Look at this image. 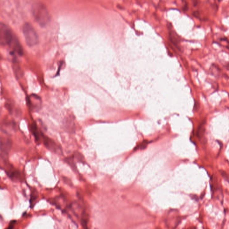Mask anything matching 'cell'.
<instances>
[{
	"mask_svg": "<svg viewBox=\"0 0 229 229\" xmlns=\"http://www.w3.org/2000/svg\"><path fill=\"white\" fill-rule=\"evenodd\" d=\"M32 11L36 21L42 27L46 26L50 21V15L47 7L41 2L33 3Z\"/></svg>",
	"mask_w": 229,
	"mask_h": 229,
	"instance_id": "obj_1",
	"label": "cell"
},
{
	"mask_svg": "<svg viewBox=\"0 0 229 229\" xmlns=\"http://www.w3.org/2000/svg\"><path fill=\"white\" fill-rule=\"evenodd\" d=\"M23 32L26 42L28 46H33L39 42L38 36L33 26L28 23L24 24Z\"/></svg>",
	"mask_w": 229,
	"mask_h": 229,
	"instance_id": "obj_2",
	"label": "cell"
},
{
	"mask_svg": "<svg viewBox=\"0 0 229 229\" xmlns=\"http://www.w3.org/2000/svg\"><path fill=\"white\" fill-rule=\"evenodd\" d=\"M14 36L11 30L8 26L3 23L0 24V43L2 46H6L14 41Z\"/></svg>",
	"mask_w": 229,
	"mask_h": 229,
	"instance_id": "obj_3",
	"label": "cell"
},
{
	"mask_svg": "<svg viewBox=\"0 0 229 229\" xmlns=\"http://www.w3.org/2000/svg\"><path fill=\"white\" fill-rule=\"evenodd\" d=\"M27 104L29 109L32 112H37L40 110L42 101L37 95L32 94L27 98Z\"/></svg>",
	"mask_w": 229,
	"mask_h": 229,
	"instance_id": "obj_4",
	"label": "cell"
},
{
	"mask_svg": "<svg viewBox=\"0 0 229 229\" xmlns=\"http://www.w3.org/2000/svg\"><path fill=\"white\" fill-rule=\"evenodd\" d=\"M5 163H6V173L12 180L15 182H23L24 180L19 171L15 169L11 164L8 163L7 162Z\"/></svg>",
	"mask_w": 229,
	"mask_h": 229,
	"instance_id": "obj_5",
	"label": "cell"
},
{
	"mask_svg": "<svg viewBox=\"0 0 229 229\" xmlns=\"http://www.w3.org/2000/svg\"><path fill=\"white\" fill-rule=\"evenodd\" d=\"M41 138L42 139L43 143L45 146L52 152L58 155H61L62 153L61 147L50 138L44 135L42 132Z\"/></svg>",
	"mask_w": 229,
	"mask_h": 229,
	"instance_id": "obj_6",
	"label": "cell"
},
{
	"mask_svg": "<svg viewBox=\"0 0 229 229\" xmlns=\"http://www.w3.org/2000/svg\"><path fill=\"white\" fill-rule=\"evenodd\" d=\"M12 141L8 138H2L1 139V159L5 162H7V157L11 151Z\"/></svg>",
	"mask_w": 229,
	"mask_h": 229,
	"instance_id": "obj_7",
	"label": "cell"
},
{
	"mask_svg": "<svg viewBox=\"0 0 229 229\" xmlns=\"http://www.w3.org/2000/svg\"><path fill=\"white\" fill-rule=\"evenodd\" d=\"M31 131L35 138V141L37 144L40 143V140L41 139V132L40 133L38 129L37 125L36 123H33L30 126Z\"/></svg>",
	"mask_w": 229,
	"mask_h": 229,
	"instance_id": "obj_8",
	"label": "cell"
},
{
	"mask_svg": "<svg viewBox=\"0 0 229 229\" xmlns=\"http://www.w3.org/2000/svg\"><path fill=\"white\" fill-rule=\"evenodd\" d=\"M206 120L205 119L200 123L199 125L198 126L197 129L196 135L199 140H201L203 138L204 136H205V132H206Z\"/></svg>",
	"mask_w": 229,
	"mask_h": 229,
	"instance_id": "obj_9",
	"label": "cell"
},
{
	"mask_svg": "<svg viewBox=\"0 0 229 229\" xmlns=\"http://www.w3.org/2000/svg\"><path fill=\"white\" fill-rule=\"evenodd\" d=\"M74 155L72 156L68 157V158H66L65 159V161L66 163H67L69 165L72 169L75 172H77V168L76 166L75 163H74Z\"/></svg>",
	"mask_w": 229,
	"mask_h": 229,
	"instance_id": "obj_10",
	"label": "cell"
},
{
	"mask_svg": "<svg viewBox=\"0 0 229 229\" xmlns=\"http://www.w3.org/2000/svg\"><path fill=\"white\" fill-rule=\"evenodd\" d=\"M38 198V194L36 191H33L32 193L31 194V199H30V203L32 207H33L35 205V202Z\"/></svg>",
	"mask_w": 229,
	"mask_h": 229,
	"instance_id": "obj_11",
	"label": "cell"
},
{
	"mask_svg": "<svg viewBox=\"0 0 229 229\" xmlns=\"http://www.w3.org/2000/svg\"><path fill=\"white\" fill-rule=\"evenodd\" d=\"M74 157H76L77 158L78 161L83 163L84 162V159L83 157L79 153H75L74 155Z\"/></svg>",
	"mask_w": 229,
	"mask_h": 229,
	"instance_id": "obj_12",
	"label": "cell"
},
{
	"mask_svg": "<svg viewBox=\"0 0 229 229\" xmlns=\"http://www.w3.org/2000/svg\"><path fill=\"white\" fill-rule=\"evenodd\" d=\"M220 173L221 176H223V178L226 181H229V176L228 175V174L225 172V171H223V170H221V171H220Z\"/></svg>",
	"mask_w": 229,
	"mask_h": 229,
	"instance_id": "obj_13",
	"label": "cell"
},
{
	"mask_svg": "<svg viewBox=\"0 0 229 229\" xmlns=\"http://www.w3.org/2000/svg\"><path fill=\"white\" fill-rule=\"evenodd\" d=\"M200 108V104L199 102L197 100H195L194 105L193 107V111L195 112H197Z\"/></svg>",
	"mask_w": 229,
	"mask_h": 229,
	"instance_id": "obj_14",
	"label": "cell"
},
{
	"mask_svg": "<svg viewBox=\"0 0 229 229\" xmlns=\"http://www.w3.org/2000/svg\"><path fill=\"white\" fill-rule=\"evenodd\" d=\"M16 223V221L15 220H13L10 222L9 226H8L7 228L6 229H14L15 228V225Z\"/></svg>",
	"mask_w": 229,
	"mask_h": 229,
	"instance_id": "obj_15",
	"label": "cell"
},
{
	"mask_svg": "<svg viewBox=\"0 0 229 229\" xmlns=\"http://www.w3.org/2000/svg\"><path fill=\"white\" fill-rule=\"evenodd\" d=\"M147 145V142L146 141H143L142 144H141V148L142 149H145Z\"/></svg>",
	"mask_w": 229,
	"mask_h": 229,
	"instance_id": "obj_16",
	"label": "cell"
},
{
	"mask_svg": "<svg viewBox=\"0 0 229 229\" xmlns=\"http://www.w3.org/2000/svg\"><path fill=\"white\" fill-rule=\"evenodd\" d=\"M193 15L194 16L196 17V18H198L200 17V13L198 11H195L193 13Z\"/></svg>",
	"mask_w": 229,
	"mask_h": 229,
	"instance_id": "obj_17",
	"label": "cell"
},
{
	"mask_svg": "<svg viewBox=\"0 0 229 229\" xmlns=\"http://www.w3.org/2000/svg\"><path fill=\"white\" fill-rule=\"evenodd\" d=\"M193 199L196 200L197 201H198L199 198H198L197 196L195 195H193Z\"/></svg>",
	"mask_w": 229,
	"mask_h": 229,
	"instance_id": "obj_18",
	"label": "cell"
},
{
	"mask_svg": "<svg viewBox=\"0 0 229 229\" xmlns=\"http://www.w3.org/2000/svg\"><path fill=\"white\" fill-rule=\"evenodd\" d=\"M191 229H196V228H193Z\"/></svg>",
	"mask_w": 229,
	"mask_h": 229,
	"instance_id": "obj_19",
	"label": "cell"
},
{
	"mask_svg": "<svg viewBox=\"0 0 229 229\" xmlns=\"http://www.w3.org/2000/svg\"><path fill=\"white\" fill-rule=\"evenodd\" d=\"M88 229V228H87V229Z\"/></svg>",
	"mask_w": 229,
	"mask_h": 229,
	"instance_id": "obj_20",
	"label": "cell"
},
{
	"mask_svg": "<svg viewBox=\"0 0 229 229\" xmlns=\"http://www.w3.org/2000/svg\"></svg>",
	"mask_w": 229,
	"mask_h": 229,
	"instance_id": "obj_21",
	"label": "cell"
},
{
	"mask_svg": "<svg viewBox=\"0 0 229 229\" xmlns=\"http://www.w3.org/2000/svg\"></svg>",
	"mask_w": 229,
	"mask_h": 229,
	"instance_id": "obj_22",
	"label": "cell"
}]
</instances>
